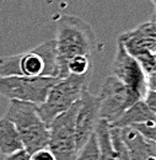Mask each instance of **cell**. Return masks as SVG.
Instances as JSON below:
<instances>
[{
  "mask_svg": "<svg viewBox=\"0 0 156 160\" xmlns=\"http://www.w3.org/2000/svg\"><path fill=\"white\" fill-rule=\"evenodd\" d=\"M96 33L91 25L73 15H64L57 22L58 79L66 78V63L75 56H92L96 49Z\"/></svg>",
  "mask_w": 156,
  "mask_h": 160,
  "instance_id": "cell-1",
  "label": "cell"
},
{
  "mask_svg": "<svg viewBox=\"0 0 156 160\" xmlns=\"http://www.w3.org/2000/svg\"><path fill=\"white\" fill-rule=\"evenodd\" d=\"M58 78L56 40H48L27 52L0 57V77Z\"/></svg>",
  "mask_w": 156,
  "mask_h": 160,
  "instance_id": "cell-2",
  "label": "cell"
},
{
  "mask_svg": "<svg viewBox=\"0 0 156 160\" xmlns=\"http://www.w3.org/2000/svg\"><path fill=\"white\" fill-rule=\"evenodd\" d=\"M2 117L14 123L27 153L32 154L47 148L49 129L39 116L37 105L27 101L9 100L7 110Z\"/></svg>",
  "mask_w": 156,
  "mask_h": 160,
  "instance_id": "cell-3",
  "label": "cell"
},
{
  "mask_svg": "<svg viewBox=\"0 0 156 160\" xmlns=\"http://www.w3.org/2000/svg\"><path fill=\"white\" fill-rule=\"evenodd\" d=\"M91 79V75H68L66 78L58 79L48 91L46 100L41 105H37L39 116L47 127H49L52 121L58 115L65 112L80 99L81 92L89 88Z\"/></svg>",
  "mask_w": 156,
  "mask_h": 160,
  "instance_id": "cell-4",
  "label": "cell"
},
{
  "mask_svg": "<svg viewBox=\"0 0 156 160\" xmlns=\"http://www.w3.org/2000/svg\"><path fill=\"white\" fill-rule=\"evenodd\" d=\"M97 96L100 100V120H105L110 124L115 123L127 108L141 99L135 91L113 75L103 80Z\"/></svg>",
  "mask_w": 156,
  "mask_h": 160,
  "instance_id": "cell-5",
  "label": "cell"
},
{
  "mask_svg": "<svg viewBox=\"0 0 156 160\" xmlns=\"http://www.w3.org/2000/svg\"><path fill=\"white\" fill-rule=\"evenodd\" d=\"M79 100L65 112L58 115L49 124V139L47 148L56 160H75L78 149L75 142V115Z\"/></svg>",
  "mask_w": 156,
  "mask_h": 160,
  "instance_id": "cell-6",
  "label": "cell"
},
{
  "mask_svg": "<svg viewBox=\"0 0 156 160\" xmlns=\"http://www.w3.org/2000/svg\"><path fill=\"white\" fill-rule=\"evenodd\" d=\"M58 78L51 77H0V95L9 100H20L41 105Z\"/></svg>",
  "mask_w": 156,
  "mask_h": 160,
  "instance_id": "cell-7",
  "label": "cell"
},
{
  "mask_svg": "<svg viewBox=\"0 0 156 160\" xmlns=\"http://www.w3.org/2000/svg\"><path fill=\"white\" fill-rule=\"evenodd\" d=\"M112 75L127 85L129 89L135 91L140 98H143L149 89L148 77L145 75L144 70L139 65L137 59L132 57L118 41L116 56L112 63Z\"/></svg>",
  "mask_w": 156,
  "mask_h": 160,
  "instance_id": "cell-8",
  "label": "cell"
},
{
  "mask_svg": "<svg viewBox=\"0 0 156 160\" xmlns=\"http://www.w3.org/2000/svg\"><path fill=\"white\" fill-rule=\"evenodd\" d=\"M98 110V96L85 89L79 99V107L75 115V142L78 152L95 133V128L100 121Z\"/></svg>",
  "mask_w": 156,
  "mask_h": 160,
  "instance_id": "cell-9",
  "label": "cell"
},
{
  "mask_svg": "<svg viewBox=\"0 0 156 160\" xmlns=\"http://www.w3.org/2000/svg\"><path fill=\"white\" fill-rule=\"evenodd\" d=\"M118 42L123 44L125 51L137 60L149 54H155L156 51V27L154 16L138 27L122 33Z\"/></svg>",
  "mask_w": 156,
  "mask_h": 160,
  "instance_id": "cell-10",
  "label": "cell"
},
{
  "mask_svg": "<svg viewBox=\"0 0 156 160\" xmlns=\"http://www.w3.org/2000/svg\"><path fill=\"white\" fill-rule=\"evenodd\" d=\"M118 129L130 160H148L150 157H156L155 142L144 138L132 127H123Z\"/></svg>",
  "mask_w": 156,
  "mask_h": 160,
  "instance_id": "cell-11",
  "label": "cell"
},
{
  "mask_svg": "<svg viewBox=\"0 0 156 160\" xmlns=\"http://www.w3.org/2000/svg\"><path fill=\"white\" fill-rule=\"evenodd\" d=\"M155 112L151 111L145 102L141 100H138L135 103H133L129 108H127L120 117L115 123L110 124L111 127L116 128H123V127H129L134 123H141L146 121H155Z\"/></svg>",
  "mask_w": 156,
  "mask_h": 160,
  "instance_id": "cell-12",
  "label": "cell"
},
{
  "mask_svg": "<svg viewBox=\"0 0 156 160\" xmlns=\"http://www.w3.org/2000/svg\"><path fill=\"white\" fill-rule=\"evenodd\" d=\"M22 142L19 136L17 129L14 123L9 120L0 118V154L4 157L22 149Z\"/></svg>",
  "mask_w": 156,
  "mask_h": 160,
  "instance_id": "cell-13",
  "label": "cell"
},
{
  "mask_svg": "<svg viewBox=\"0 0 156 160\" xmlns=\"http://www.w3.org/2000/svg\"><path fill=\"white\" fill-rule=\"evenodd\" d=\"M110 128V123L105 120L98 121L95 128V136L98 144V160H117V155L111 140Z\"/></svg>",
  "mask_w": 156,
  "mask_h": 160,
  "instance_id": "cell-14",
  "label": "cell"
},
{
  "mask_svg": "<svg viewBox=\"0 0 156 160\" xmlns=\"http://www.w3.org/2000/svg\"><path fill=\"white\" fill-rule=\"evenodd\" d=\"M94 73L92 56H75L66 63V74L75 77H86Z\"/></svg>",
  "mask_w": 156,
  "mask_h": 160,
  "instance_id": "cell-15",
  "label": "cell"
},
{
  "mask_svg": "<svg viewBox=\"0 0 156 160\" xmlns=\"http://www.w3.org/2000/svg\"><path fill=\"white\" fill-rule=\"evenodd\" d=\"M75 160H98V144L95 133L81 147Z\"/></svg>",
  "mask_w": 156,
  "mask_h": 160,
  "instance_id": "cell-16",
  "label": "cell"
},
{
  "mask_svg": "<svg viewBox=\"0 0 156 160\" xmlns=\"http://www.w3.org/2000/svg\"><path fill=\"white\" fill-rule=\"evenodd\" d=\"M110 134H111L112 145H113L116 155H117V160H130L129 155H128V152H127V148L120 139L119 129L116 127H111L110 128Z\"/></svg>",
  "mask_w": 156,
  "mask_h": 160,
  "instance_id": "cell-17",
  "label": "cell"
},
{
  "mask_svg": "<svg viewBox=\"0 0 156 160\" xmlns=\"http://www.w3.org/2000/svg\"><path fill=\"white\" fill-rule=\"evenodd\" d=\"M132 128H134L139 134H141L144 138L155 142L156 139V126L155 121H146V122H141V123H134L132 126H129Z\"/></svg>",
  "mask_w": 156,
  "mask_h": 160,
  "instance_id": "cell-18",
  "label": "cell"
},
{
  "mask_svg": "<svg viewBox=\"0 0 156 160\" xmlns=\"http://www.w3.org/2000/svg\"><path fill=\"white\" fill-rule=\"evenodd\" d=\"M141 100L145 102V105L155 112L156 110V92L155 89H148V91L145 92V95L141 98Z\"/></svg>",
  "mask_w": 156,
  "mask_h": 160,
  "instance_id": "cell-19",
  "label": "cell"
},
{
  "mask_svg": "<svg viewBox=\"0 0 156 160\" xmlns=\"http://www.w3.org/2000/svg\"><path fill=\"white\" fill-rule=\"evenodd\" d=\"M30 160H56V158L48 148H43V149H39L37 152L32 153Z\"/></svg>",
  "mask_w": 156,
  "mask_h": 160,
  "instance_id": "cell-20",
  "label": "cell"
},
{
  "mask_svg": "<svg viewBox=\"0 0 156 160\" xmlns=\"http://www.w3.org/2000/svg\"><path fill=\"white\" fill-rule=\"evenodd\" d=\"M30 157H31V154L27 153V152L22 148V149H20L17 152H14V153H11V154L5 155L4 160H30Z\"/></svg>",
  "mask_w": 156,
  "mask_h": 160,
  "instance_id": "cell-21",
  "label": "cell"
},
{
  "mask_svg": "<svg viewBox=\"0 0 156 160\" xmlns=\"http://www.w3.org/2000/svg\"><path fill=\"white\" fill-rule=\"evenodd\" d=\"M150 1H151V2H153V4L155 5V0H150Z\"/></svg>",
  "mask_w": 156,
  "mask_h": 160,
  "instance_id": "cell-22",
  "label": "cell"
}]
</instances>
